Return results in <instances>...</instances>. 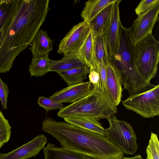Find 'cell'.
I'll return each instance as SVG.
<instances>
[{"instance_id":"cell-1","label":"cell","mask_w":159,"mask_h":159,"mask_svg":"<svg viewBox=\"0 0 159 159\" xmlns=\"http://www.w3.org/2000/svg\"><path fill=\"white\" fill-rule=\"evenodd\" d=\"M49 0H21L19 7L4 30L0 44V73L9 71L14 60L31 45L44 21Z\"/></svg>"},{"instance_id":"cell-2","label":"cell","mask_w":159,"mask_h":159,"mask_svg":"<svg viewBox=\"0 0 159 159\" xmlns=\"http://www.w3.org/2000/svg\"><path fill=\"white\" fill-rule=\"evenodd\" d=\"M42 129L59 142L61 148L93 159H121L124 153L106 135L46 116Z\"/></svg>"},{"instance_id":"cell-3","label":"cell","mask_w":159,"mask_h":159,"mask_svg":"<svg viewBox=\"0 0 159 159\" xmlns=\"http://www.w3.org/2000/svg\"><path fill=\"white\" fill-rule=\"evenodd\" d=\"M159 62V43L152 33L134 45L131 70L123 78V89L129 96L145 91L152 84Z\"/></svg>"},{"instance_id":"cell-4","label":"cell","mask_w":159,"mask_h":159,"mask_svg":"<svg viewBox=\"0 0 159 159\" xmlns=\"http://www.w3.org/2000/svg\"><path fill=\"white\" fill-rule=\"evenodd\" d=\"M117 106L102 93L93 89L78 101L60 109L57 114L62 118L74 116H86L97 119H107L117 113Z\"/></svg>"},{"instance_id":"cell-5","label":"cell","mask_w":159,"mask_h":159,"mask_svg":"<svg viewBox=\"0 0 159 159\" xmlns=\"http://www.w3.org/2000/svg\"><path fill=\"white\" fill-rule=\"evenodd\" d=\"M109 126L105 129L107 138L123 152L132 155L137 151V136L132 126L127 122L119 120L114 115L107 119Z\"/></svg>"},{"instance_id":"cell-6","label":"cell","mask_w":159,"mask_h":159,"mask_svg":"<svg viewBox=\"0 0 159 159\" xmlns=\"http://www.w3.org/2000/svg\"><path fill=\"white\" fill-rule=\"evenodd\" d=\"M125 107L143 118L159 115V85L152 84L143 92L129 96L122 101Z\"/></svg>"},{"instance_id":"cell-7","label":"cell","mask_w":159,"mask_h":159,"mask_svg":"<svg viewBox=\"0 0 159 159\" xmlns=\"http://www.w3.org/2000/svg\"><path fill=\"white\" fill-rule=\"evenodd\" d=\"M133 45L130 28L122 26L119 45L111 59L120 70L123 78L132 68Z\"/></svg>"},{"instance_id":"cell-8","label":"cell","mask_w":159,"mask_h":159,"mask_svg":"<svg viewBox=\"0 0 159 159\" xmlns=\"http://www.w3.org/2000/svg\"><path fill=\"white\" fill-rule=\"evenodd\" d=\"M90 30L89 24L84 21L75 25L60 41L57 53L63 55L77 54Z\"/></svg>"},{"instance_id":"cell-9","label":"cell","mask_w":159,"mask_h":159,"mask_svg":"<svg viewBox=\"0 0 159 159\" xmlns=\"http://www.w3.org/2000/svg\"><path fill=\"white\" fill-rule=\"evenodd\" d=\"M159 3L138 16L130 28L133 45L152 33L154 25L158 19Z\"/></svg>"},{"instance_id":"cell-10","label":"cell","mask_w":159,"mask_h":159,"mask_svg":"<svg viewBox=\"0 0 159 159\" xmlns=\"http://www.w3.org/2000/svg\"><path fill=\"white\" fill-rule=\"evenodd\" d=\"M121 0L114 3L108 23L104 34L111 59L116 51L120 40L122 26L120 16L119 4Z\"/></svg>"},{"instance_id":"cell-11","label":"cell","mask_w":159,"mask_h":159,"mask_svg":"<svg viewBox=\"0 0 159 159\" xmlns=\"http://www.w3.org/2000/svg\"><path fill=\"white\" fill-rule=\"evenodd\" d=\"M47 142L44 134L38 135L18 148L6 153H0V159H28L39 154Z\"/></svg>"},{"instance_id":"cell-12","label":"cell","mask_w":159,"mask_h":159,"mask_svg":"<svg viewBox=\"0 0 159 159\" xmlns=\"http://www.w3.org/2000/svg\"><path fill=\"white\" fill-rule=\"evenodd\" d=\"M93 85L89 81L68 86L54 93L49 97L51 99L59 103H74L90 93Z\"/></svg>"},{"instance_id":"cell-13","label":"cell","mask_w":159,"mask_h":159,"mask_svg":"<svg viewBox=\"0 0 159 159\" xmlns=\"http://www.w3.org/2000/svg\"><path fill=\"white\" fill-rule=\"evenodd\" d=\"M105 64L107 86L110 96L117 106L122 96L123 77L120 70L111 60Z\"/></svg>"},{"instance_id":"cell-14","label":"cell","mask_w":159,"mask_h":159,"mask_svg":"<svg viewBox=\"0 0 159 159\" xmlns=\"http://www.w3.org/2000/svg\"><path fill=\"white\" fill-rule=\"evenodd\" d=\"M30 45L29 49L32 52L33 57L39 58L48 57L53 44L47 32L40 29Z\"/></svg>"},{"instance_id":"cell-15","label":"cell","mask_w":159,"mask_h":159,"mask_svg":"<svg viewBox=\"0 0 159 159\" xmlns=\"http://www.w3.org/2000/svg\"><path fill=\"white\" fill-rule=\"evenodd\" d=\"M66 122L92 132L105 135V130L99 120L86 116H74L63 118Z\"/></svg>"},{"instance_id":"cell-16","label":"cell","mask_w":159,"mask_h":159,"mask_svg":"<svg viewBox=\"0 0 159 159\" xmlns=\"http://www.w3.org/2000/svg\"><path fill=\"white\" fill-rule=\"evenodd\" d=\"M50 71L56 73L87 65L77 54L64 55L58 60H50Z\"/></svg>"},{"instance_id":"cell-17","label":"cell","mask_w":159,"mask_h":159,"mask_svg":"<svg viewBox=\"0 0 159 159\" xmlns=\"http://www.w3.org/2000/svg\"><path fill=\"white\" fill-rule=\"evenodd\" d=\"M116 0H89L85 2L81 13L84 21L88 24L103 9Z\"/></svg>"},{"instance_id":"cell-18","label":"cell","mask_w":159,"mask_h":159,"mask_svg":"<svg viewBox=\"0 0 159 159\" xmlns=\"http://www.w3.org/2000/svg\"><path fill=\"white\" fill-rule=\"evenodd\" d=\"M114 2L103 9L89 24L94 36L104 34L109 21Z\"/></svg>"},{"instance_id":"cell-19","label":"cell","mask_w":159,"mask_h":159,"mask_svg":"<svg viewBox=\"0 0 159 159\" xmlns=\"http://www.w3.org/2000/svg\"><path fill=\"white\" fill-rule=\"evenodd\" d=\"M43 151L44 159H93L67 151L50 143H48Z\"/></svg>"},{"instance_id":"cell-20","label":"cell","mask_w":159,"mask_h":159,"mask_svg":"<svg viewBox=\"0 0 159 159\" xmlns=\"http://www.w3.org/2000/svg\"><path fill=\"white\" fill-rule=\"evenodd\" d=\"M94 36L90 30L89 33L78 54L90 69H94L97 65L94 45Z\"/></svg>"},{"instance_id":"cell-21","label":"cell","mask_w":159,"mask_h":159,"mask_svg":"<svg viewBox=\"0 0 159 159\" xmlns=\"http://www.w3.org/2000/svg\"><path fill=\"white\" fill-rule=\"evenodd\" d=\"M21 0H1L0 4V30H4L17 11Z\"/></svg>"},{"instance_id":"cell-22","label":"cell","mask_w":159,"mask_h":159,"mask_svg":"<svg viewBox=\"0 0 159 159\" xmlns=\"http://www.w3.org/2000/svg\"><path fill=\"white\" fill-rule=\"evenodd\" d=\"M57 73L69 86L84 83L89 73V68L87 65H85Z\"/></svg>"},{"instance_id":"cell-23","label":"cell","mask_w":159,"mask_h":159,"mask_svg":"<svg viewBox=\"0 0 159 159\" xmlns=\"http://www.w3.org/2000/svg\"><path fill=\"white\" fill-rule=\"evenodd\" d=\"M50 59L48 57H32L29 67L31 76H42L50 72Z\"/></svg>"},{"instance_id":"cell-24","label":"cell","mask_w":159,"mask_h":159,"mask_svg":"<svg viewBox=\"0 0 159 159\" xmlns=\"http://www.w3.org/2000/svg\"><path fill=\"white\" fill-rule=\"evenodd\" d=\"M94 45L97 63L102 61L105 63L111 60L104 34L94 36Z\"/></svg>"},{"instance_id":"cell-25","label":"cell","mask_w":159,"mask_h":159,"mask_svg":"<svg viewBox=\"0 0 159 159\" xmlns=\"http://www.w3.org/2000/svg\"><path fill=\"white\" fill-rule=\"evenodd\" d=\"M146 152L147 154L146 159H159V143L156 134L151 133Z\"/></svg>"},{"instance_id":"cell-26","label":"cell","mask_w":159,"mask_h":159,"mask_svg":"<svg viewBox=\"0 0 159 159\" xmlns=\"http://www.w3.org/2000/svg\"><path fill=\"white\" fill-rule=\"evenodd\" d=\"M11 127L8 120L0 111V141L4 144L10 138Z\"/></svg>"},{"instance_id":"cell-27","label":"cell","mask_w":159,"mask_h":159,"mask_svg":"<svg viewBox=\"0 0 159 159\" xmlns=\"http://www.w3.org/2000/svg\"><path fill=\"white\" fill-rule=\"evenodd\" d=\"M37 104L43 107L46 112L57 109H60L65 107L64 105L61 103L56 102L49 98H46L43 96L39 97Z\"/></svg>"},{"instance_id":"cell-28","label":"cell","mask_w":159,"mask_h":159,"mask_svg":"<svg viewBox=\"0 0 159 159\" xmlns=\"http://www.w3.org/2000/svg\"><path fill=\"white\" fill-rule=\"evenodd\" d=\"M158 3H159V0H142L135 9V13L138 16L148 11Z\"/></svg>"},{"instance_id":"cell-29","label":"cell","mask_w":159,"mask_h":159,"mask_svg":"<svg viewBox=\"0 0 159 159\" xmlns=\"http://www.w3.org/2000/svg\"><path fill=\"white\" fill-rule=\"evenodd\" d=\"M9 93V90L7 85L1 80L0 76V99L4 109L7 108Z\"/></svg>"},{"instance_id":"cell-30","label":"cell","mask_w":159,"mask_h":159,"mask_svg":"<svg viewBox=\"0 0 159 159\" xmlns=\"http://www.w3.org/2000/svg\"><path fill=\"white\" fill-rule=\"evenodd\" d=\"M121 159H143L140 155H136L133 157H122Z\"/></svg>"},{"instance_id":"cell-31","label":"cell","mask_w":159,"mask_h":159,"mask_svg":"<svg viewBox=\"0 0 159 159\" xmlns=\"http://www.w3.org/2000/svg\"><path fill=\"white\" fill-rule=\"evenodd\" d=\"M4 30L3 29H2L0 30V44L2 42V39Z\"/></svg>"},{"instance_id":"cell-32","label":"cell","mask_w":159,"mask_h":159,"mask_svg":"<svg viewBox=\"0 0 159 159\" xmlns=\"http://www.w3.org/2000/svg\"><path fill=\"white\" fill-rule=\"evenodd\" d=\"M4 144L0 141V148L4 145Z\"/></svg>"},{"instance_id":"cell-33","label":"cell","mask_w":159,"mask_h":159,"mask_svg":"<svg viewBox=\"0 0 159 159\" xmlns=\"http://www.w3.org/2000/svg\"><path fill=\"white\" fill-rule=\"evenodd\" d=\"M1 0H0V4L1 2Z\"/></svg>"}]
</instances>
